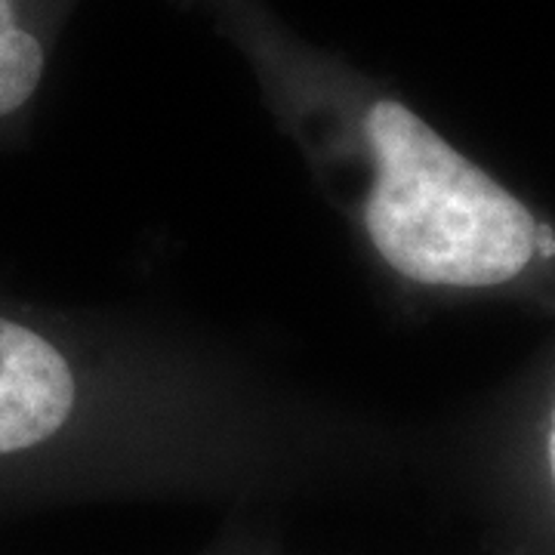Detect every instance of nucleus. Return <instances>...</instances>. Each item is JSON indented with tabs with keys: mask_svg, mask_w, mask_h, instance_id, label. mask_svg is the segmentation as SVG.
<instances>
[{
	"mask_svg": "<svg viewBox=\"0 0 555 555\" xmlns=\"http://www.w3.org/2000/svg\"><path fill=\"white\" fill-rule=\"evenodd\" d=\"M164 3L244 62L266 112L392 297L436 302L553 287V222L389 80L306 38L275 0Z\"/></svg>",
	"mask_w": 555,
	"mask_h": 555,
	"instance_id": "nucleus-2",
	"label": "nucleus"
},
{
	"mask_svg": "<svg viewBox=\"0 0 555 555\" xmlns=\"http://www.w3.org/2000/svg\"><path fill=\"white\" fill-rule=\"evenodd\" d=\"M525 451H528V473L537 494L546 496L555 516V374L546 383V389L537 396L534 408H528Z\"/></svg>",
	"mask_w": 555,
	"mask_h": 555,
	"instance_id": "nucleus-4",
	"label": "nucleus"
},
{
	"mask_svg": "<svg viewBox=\"0 0 555 555\" xmlns=\"http://www.w3.org/2000/svg\"><path fill=\"white\" fill-rule=\"evenodd\" d=\"M195 555H287L266 513H229L217 534Z\"/></svg>",
	"mask_w": 555,
	"mask_h": 555,
	"instance_id": "nucleus-5",
	"label": "nucleus"
},
{
	"mask_svg": "<svg viewBox=\"0 0 555 555\" xmlns=\"http://www.w3.org/2000/svg\"><path fill=\"white\" fill-rule=\"evenodd\" d=\"M416 438L177 318L0 297V516L275 503L389 481Z\"/></svg>",
	"mask_w": 555,
	"mask_h": 555,
	"instance_id": "nucleus-1",
	"label": "nucleus"
},
{
	"mask_svg": "<svg viewBox=\"0 0 555 555\" xmlns=\"http://www.w3.org/2000/svg\"><path fill=\"white\" fill-rule=\"evenodd\" d=\"M80 0H0V142L31 124L47 72Z\"/></svg>",
	"mask_w": 555,
	"mask_h": 555,
	"instance_id": "nucleus-3",
	"label": "nucleus"
}]
</instances>
